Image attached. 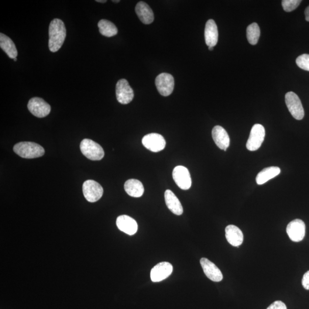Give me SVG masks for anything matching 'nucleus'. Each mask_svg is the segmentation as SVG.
Masks as SVG:
<instances>
[{
  "label": "nucleus",
  "mask_w": 309,
  "mask_h": 309,
  "mask_svg": "<svg viewBox=\"0 0 309 309\" xmlns=\"http://www.w3.org/2000/svg\"><path fill=\"white\" fill-rule=\"evenodd\" d=\"M67 35L66 28L63 21L55 19L49 27V48L52 52H56L63 46Z\"/></svg>",
  "instance_id": "nucleus-1"
},
{
  "label": "nucleus",
  "mask_w": 309,
  "mask_h": 309,
  "mask_svg": "<svg viewBox=\"0 0 309 309\" xmlns=\"http://www.w3.org/2000/svg\"><path fill=\"white\" fill-rule=\"evenodd\" d=\"M13 151L19 156L26 159H33L42 156L45 150L42 146L36 143L23 142L15 144Z\"/></svg>",
  "instance_id": "nucleus-2"
},
{
  "label": "nucleus",
  "mask_w": 309,
  "mask_h": 309,
  "mask_svg": "<svg viewBox=\"0 0 309 309\" xmlns=\"http://www.w3.org/2000/svg\"><path fill=\"white\" fill-rule=\"evenodd\" d=\"M82 154L92 160H101L104 156V151L102 147L91 139H85L80 145Z\"/></svg>",
  "instance_id": "nucleus-3"
},
{
  "label": "nucleus",
  "mask_w": 309,
  "mask_h": 309,
  "mask_svg": "<svg viewBox=\"0 0 309 309\" xmlns=\"http://www.w3.org/2000/svg\"><path fill=\"white\" fill-rule=\"evenodd\" d=\"M265 137V129L262 125L256 124L251 129L250 136L246 143L247 149L254 151L258 150Z\"/></svg>",
  "instance_id": "nucleus-4"
},
{
  "label": "nucleus",
  "mask_w": 309,
  "mask_h": 309,
  "mask_svg": "<svg viewBox=\"0 0 309 309\" xmlns=\"http://www.w3.org/2000/svg\"><path fill=\"white\" fill-rule=\"evenodd\" d=\"M285 102L293 118L300 120L304 118V109L301 100L293 92H287L285 95Z\"/></svg>",
  "instance_id": "nucleus-5"
},
{
  "label": "nucleus",
  "mask_w": 309,
  "mask_h": 309,
  "mask_svg": "<svg viewBox=\"0 0 309 309\" xmlns=\"http://www.w3.org/2000/svg\"><path fill=\"white\" fill-rule=\"evenodd\" d=\"M103 188L97 181L88 180L82 185V192L84 197L91 203L97 202L102 197Z\"/></svg>",
  "instance_id": "nucleus-6"
},
{
  "label": "nucleus",
  "mask_w": 309,
  "mask_h": 309,
  "mask_svg": "<svg viewBox=\"0 0 309 309\" xmlns=\"http://www.w3.org/2000/svg\"><path fill=\"white\" fill-rule=\"evenodd\" d=\"M27 108L32 114L37 118H45L50 114L51 108L48 103L43 99L33 98L29 100Z\"/></svg>",
  "instance_id": "nucleus-7"
},
{
  "label": "nucleus",
  "mask_w": 309,
  "mask_h": 309,
  "mask_svg": "<svg viewBox=\"0 0 309 309\" xmlns=\"http://www.w3.org/2000/svg\"><path fill=\"white\" fill-rule=\"evenodd\" d=\"M116 95L118 101L122 104L131 102L134 97L133 89L126 79H120L116 86Z\"/></svg>",
  "instance_id": "nucleus-8"
},
{
  "label": "nucleus",
  "mask_w": 309,
  "mask_h": 309,
  "mask_svg": "<svg viewBox=\"0 0 309 309\" xmlns=\"http://www.w3.org/2000/svg\"><path fill=\"white\" fill-rule=\"evenodd\" d=\"M143 145L154 153H158L164 150L166 147V140L159 133H151L143 137Z\"/></svg>",
  "instance_id": "nucleus-9"
},
{
  "label": "nucleus",
  "mask_w": 309,
  "mask_h": 309,
  "mask_svg": "<svg viewBox=\"0 0 309 309\" xmlns=\"http://www.w3.org/2000/svg\"><path fill=\"white\" fill-rule=\"evenodd\" d=\"M174 180L178 186L183 190H187L191 186L192 181L190 172L186 167L178 166L173 172Z\"/></svg>",
  "instance_id": "nucleus-10"
},
{
  "label": "nucleus",
  "mask_w": 309,
  "mask_h": 309,
  "mask_svg": "<svg viewBox=\"0 0 309 309\" xmlns=\"http://www.w3.org/2000/svg\"><path fill=\"white\" fill-rule=\"evenodd\" d=\"M155 84L161 95L168 96L173 93L174 88V78L171 74L162 73L157 76Z\"/></svg>",
  "instance_id": "nucleus-11"
},
{
  "label": "nucleus",
  "mask_w": 309,
  "mask_h": 309,
  "mask_svg": "<svg viewBox=\"0 0 309 309\" xmlns=\"http://www.w3.org/2000/svg\"><path fill=\"white\" fill-rule=\"evenodd\" d=\"M286 232L292 241H301L305 235L306 226L304 222L299 219L294 220L288 223Z\"/></svg>",
  "instance_id": "nucleus-12"
},
{
  "label": "nucleus",
  "mask_w": 309,
  "mask_h": 309,
  "mask_svg": "<svg viewBox=\"0 0 309 309\" xmlns=\"http://www.w3.org/2000/svg\"><path fill=\"white\" fill-rule=\"evenodd\" d=\"M173 266L169 262H163L156 264L151 271V279L154 283L161 282L173 273Z\"/></svg>",
  "instance_id": "nucleus-13"
},
{
  "label": "nucleus",
  "mask_w": 309,
  "mask_h": 309,
  "mask_svg": "<svg viewBox=\"0 0 309 309\" xmlns=\"http://www.w3.org/2000/svg\"><path fill=\"white\" fill-rule=\"evenodd\" d=\"M200 263L206 276L208 279L218 283L223 280V274L219 268L214 263L206 258H202Z\"/></svg>",
  "instance_id": "nucleus-14"
},
{
  "label": "nucleus",
  "mask_w": 309,
  "mask_h": 309,
  "mask_svg": "<svg viewBox=\"0 0 309 309\" xmlns=\"http://www.w3.org/2000/svg\"><path fill=\"white\" fill-rule=\"evenodd\" d=\"M116 225L120 231L129 235L135 234L138 228L135 220L126 215H120L117 218Z\"/></svg>",
  "instance_id": "nucleus-15"
},
{
  "label": "nucleus",
  "mask_w": 309,
  "mask_h": 309,
  "mask_svg": "<svg viewBox=\"0 0 309 309\" xmlns=\"http://www.w3.org/2000/svg\"><path fill=\"white\" fill-rule=\"evenodd\" d=\"M212 136L216 145L220 149L226 151L230 146V137L224 128L220 126H216L213 128Z\"/></svg>",
  "instance_id": "nucleus-16"
},
{
  "label": "nucleus",
  "mask_w": 309,
  "mask_h": 309,
  "mask_svg": "<svg viewBox=\"0 0 309 309\" xmlns=\"http://www.w3.org/2000/svg\"><path fill=\"white\" fill-rule=\"evenodd\" d=\"M206 44L208 47H214L218 41V30L214 20H209L206 23L205 30Z\"/></svg>",
  "instance_id": "nucleus-17"
},
{
  "label": "nucleus",
  "mask_w": 309,
  "mask_h": 309,
  "mask_svg": "<svg viewBox=\"0 0 309 309\" xmlns=\"http://www.w3.org/2000/svg\"><path fill=\"white\" fill-rule=\"evenodd\" d=\"M226 238L230 245L238 247L243 241V234L241 230L235 225H229L225 229Z\"/></svg>",
  "instance_id": "nucleus-18"
},
{
  "label": "nucleus",
  "mask_w": 309,
  "mask_h": 309,
  "mask_svg": "<svg viewBox=\"0 0 309 309\" xmlns=\"http://www.w3.org/2000/svg\"><path fill=\"white\" fill-rule=\"evenodd\" d=\"M135 11L139 19L144 24H150L154 22L153 10L146 2L140 1L137 3Z\"/></svg>",
  "instance_id": "nucleus-19"
},
{
  "label": "nucleus",
  "mask_w": 309,
  "mask_h": 309,
  "mask_svg": "<svg viewBox=\"0 0 309 309\" xmlns=\"http://www.w3.org/2000/svg\"><path fill=\"white\" fill-rule=\"evenodd\" d=\"M164 198L167 207L173 214L177 215L183 214V209L181 203L173 191L170 190L165 191Z\"/></svg>",
  "instance_id": "nucleus-20"
},
{
  "label": "nucleus",
  "mask_w": 309,
  "mask_h": 309,
  "mask_svg": "<svg viewBox=\"0 0 309 309\" xmlns=\"http://www.w3.org/2000/svg\"><path fill=\"white\" fill-rule=\"evenodd\" d=\"M125 190L130 197L135 198L142 197L144 191L142 182L135 179H131L126 181Z\"/></svg>",
  "instance_id": "nucleus-21"
},
{
  "label": "nucleus",
  "mask_w": 309,
  "mask_h": 309,
  "mask_svg": "<svg viewBox=\"0 0 309 309\" xmlns=\"http://www.w3.org/2000/svg\"><path fill=\"white\" fill-rule=\"evenodd\" d=\"M0 47L10 58L14 59L18 55L15 43L8 36L2 33H0Z\"/></svg>",
  "instance_id": "nucleus-22"
},
{
  "label": "nucleus",
  "mask_w": 309,
  "mask_h": 309,
  "mask_svg": "<svg viewBox=\"0 0 309 309\" xmlns=\"http://www.w3.org/2000/svg\"><path fill=\"white\" fill-rule=\"evenodd\" d=\"M281 173V170L278 167H270L264 168L259 172L256 177V181L258 184L262 185L271 180Z\"/></svg>",
  "instance_id": "nucleus-23"
},
{
  "label": "nucleus",
  "mask_w": 309,
  "mask_h": 309,
  "mask_svg": "<svg viewBox=\"0 0 309 309\" xmlns=\"http://www.w3.org/2000/svg\"><path fill=\"white\" fill-rule=\"evenodd\" d=\"M99 32L103 36L111 37L118 33V28L115 24L107 20L103 19L98 23Z\"/></svg>",
  "instance_id": "nucleus-24"
},
{
  "label": "nucleus",
  "mask_w": 309,
  "mask_h": 309,
  "mask_svg": "<svg viewBox=\"0 0 309 309\" xmlns=\"http://www.w3.org/2000/svg\"><path fill=\"white\" fill-rule=\"evenodd\" d=\"M247 38L250 44L256 45L260 37V28L256 23L250 24L247 27Z\"/></svg>",
  "instance_id": "nucleus-25"
},
{
  "label": "nucleus",
  "mask_w": 309,
  "mask_h": 309,
  "mask_svg": "<svg viewBox=\"0 0 309 309\" xmlns=\"http://www.w3.org/2000/svg\"><path fill=\"white\" fill-rule=\"evenodd\" d=\"M301 2V0H283L282 1V5L284 11L290 12L297 9Z\"/></svg>",
  "instance_id": "nucleus-26"
},
{
  "label": "nucleus",
  "mask_w": 309,
  "mask_h": 309,
  "mask_svg": "<svg viewBox=\"0 0 309 309\" xmlns=\"http://www.w3.org/2000/svg\"><path fill=\"white\" fill-rule=\"evenodd\" d=\"M296 63L302 70L309 71V54H303L298 57Z\"/></svg>",
  "instance_id": "nucleus-27"
},
{
  "label": "nucleus",
  "mask_w": 309,
  "mask_h": 309,
  "mask_svg": "<svg viewBox=\"0 0 309 309\" xmlns=\"http://www.w3.org/2000/svg\"><path fill=\"white\" fill-rule=\"evenodd\" d=\"M266 309H287V307L283 302L277 301L273 302Z\"/></svg>",
  "instance_id": "nucleus-28"
},
{
  "label": "nucleus",
  "mask_w": 309,
  "mask_h": 309,
  "mask_svg": "<svg viewBox=\"0 0 309 309\" xmlns=\"http://www.w3.org/2000/svg\"><path fill=\"white\" fill-rule=\"evenodd\" d=\"M302 284L306 290H309V270L304 275Z\"/></svg>",
  "instance_id": "nucleus-29"
},
{
  "label": "nucleus",
  "mask_w": 309,
  "mask_h": 309,
  "mask_svg": "<svg viewBox=\"0 0 309 309\" xmlns=\"http://www.w3.org/2000/svg\"><path fill=\"white\" fill-rule=\"evenodd\" d=\"M305 19L307 22H309V6L307 7L305 11Z\"/></svg>",
  "instance_id": "nucleus-30"
},
{
  "label": "nucleus",
  "mask_w": 309,
  "mask_h": 309,
  "mask_svg": "<svg viewBox=\"0 0 309 309\" xmlns=\"http://www.w3.org/2000/svg\"><path fill=\"white\" fill-rule=\"evenodd\" d=\"M96 1L101 3H105L106 2V0H97V1Z\"/></svg>",
  "instance_id": "nucleus-31"
},
{
  "label": "nucleus",
  "mask_w": 309,
  "mask_h": 309,
  "mask_svg": "<svg viewBox=\"0 0 309 309\" xmlns=\"http://www.w3.org/2000/svg\"><path fill=\"white\" fill-rule=\"evenodd\" d=\"M208 50L209 51H212L213 50H214V47H208Z\"/></svg>",
  "instance_id": "nucleus-32"
},
{
  "label": "nucleus",
  "mask_w": 309,
  "mask_h": 309,
  "mask_svg": "<svg viewBox=\"0 0 309 309\" xmlns=\"http://www.w3.org/2000/svg\"><path fill=\"white\" fill-rule=\"evenodd\" d=\"M112 2L115 3H118L120 2V1L119 0H118V1H115V0H113Z\"/></svg>",
  "instance_id": "nucleus-33"
},
{
  "label": "nucleus",
  "mask_w": 309,
  "mask_h": 309,
  "mask_svg": "<svg viewBox=\"0 0 309 309\" xmlns=\"http://www.w3.org/2000/svg\"><path fill=\"white\" fill-rule=\"evenodd\" d=\"M13 60H15V61H16L17 60V57H16V58H14V59H13Z\"/></svg>",
  "instance_id": "nucleus-34"
}]
</instances>
